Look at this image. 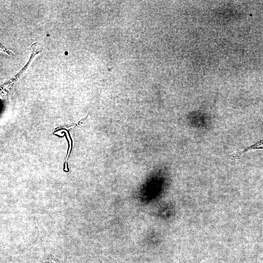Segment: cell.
<instances>
[{"instance_id":"cell-1","label":"cell","mask_w":263,"mask_h":263,"mask_svg":"<svg viewBox=\"0 0 263 263\" xmlns=\"http://www.w3.org/2000/svg\"><path fill=\"white\" fill-rule=\"evenodd\" d=\"M251 150H263V138L254 144L245 148L243 150L231 154L229 156V158L233 160L239 159L241 158L243 153Z\"/></svg>"}]
</instances>
